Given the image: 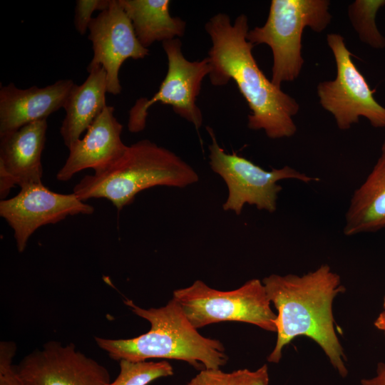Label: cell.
I'll list each match as a JSON object with an SVG mask.
<instances>
[{"label": "cell", "mask_w": 385, "mask_h": 385, "mask_svg": "<svg viewBox=\"0 0 385 385\" xmlns=\"http://www.w3.org/2000/svg\"><path fill=\"white\" fill-rule=\"evenodd\" d=\"M124 303L135 314L148 321L150 328L146 333L130 339L96 337L98 347L112 359H176L201 370L220 369L227 363L228 357L221 342L200 334L173 298L158 308L144 309L129 299Z\"/></svg>", "instance_id": "cell-3"}, {"label": "cell", "mask_w": 385, "mask_h": 385, "mask_svg": "<svg viewBox=\"0 0 385 385\" xmlns=\"http://www.w3.org/2000/svg\"><path fill=\"white\" fill-rule=\"evenodd\" d=\"M199 180L197 172L171 150L144 139L101 171L83 177L73 192L82 201L104 198L118 210L140 192L156 186L185 188Z\"/></svg>", "instance_id": "cell-4"}, {"label": "cell", "mask_w": 385, "mask_h": 385, "mask_svg": "<svg viewBox=\"0 0 385 385\" xmlns=\"http://www.w3.org/2000/svg\"><path fill=\"white\" fill-rule=\"evenodd\" d=\"M207 130L212 140L208 147L210 168L223 179L228 189L222 205L225 211L239 215L248 204L272 213L277 209L278 195L282 190L277 182L294 179L309 183L319 180L287 165L266 170L235 153H226L219 145L213 130L207 126Z\"/></svg>", "instance_id": "cell-7"}, {"label": "cell", "mask_w": 385, "mask_h": 385, "mask_svg": "<svg viewBox=\"0 0 385 385\" xmlns=\"http://www.w3.org/2000/svg\"><path fill=\"white\" fill-rule=\"evenodd\" d=\"M47 127V119H42L0 135V165L19 187L42 182Z\"/></svg>", "instance_id": "cell-15"}, {"label": "cell", "mask_w": 385, "mask_h": 385, "mask_svg": "<svg viewBox=\"0 0 385 385\" xmlns=\"http://www.w3.org/2000/svg\"><path fill=\"white\" fill-rule=\"evenodd\" d=\"M361 384V385H385V364H378L376 375L371 379H362Z\"/></svg>", "instance_id": "cell-26"}, {"label": "cell", "mask_w": 385, "mask_h": 385, "mask_svg": "<svg viewBox=\"0 0 385 385\" xmlns=\"http://www.w3.org/2000/svg\"><path fill=\"white\" fill-rule=\"evenodd\" d=\"M374 326L379 330L383 331L385 334V295L384 298L383 310L376 319Z\"/></svg>", "instance_id": "cell-27"}, {"label": "cell", "mask_w": 385, "mask_h": 385, "mask_svg": "<svg viewBox=\"0 0 385 385\" xmlns=\"http://www.w3.org/2000/svg\"><path fill=\"white\" fill-rule=\"evenodd\" d=\"M205 29L212 41L207 57L211 83L220 86L230 81L235 83L251 111L247 117L250 129L262 130L271 139L293 136L297 132L293 117L299 105L258 66L252 54L254 45L247 39V16L240 14L232 23L227 14L219 13L207 21Z\"/></svg>", "instance_id": "cell-1"}, {"label": "cell", "mask_w": 385, "mask_h": 385, "mask_svg": "<svg viewBox=\"0 0 385 385\" xmlns=\"http://www.w3.org/2000/svg\"><path fill=\"white\" fill-rule=\"evenodd\" d=\"M268 384L269 373L266 364L255 371L243 369L230 373L229 385H268Z\"/></svg>", "instance_id": "cell-23"}, {"label": "cell", "mask_w": 385, "mask_h": 385, "mask_svg": "<svg viewBox=\"0 0 385 385\" xmlns=\"http://www.w3.org/2000/svg\"><path fill=\"white\" fill-rule=\"evenodd\" d=\"M17 183L14 177L9 174L3 166L0 165V197L6 199L7 195Z\"/></svg>", "instance_id": "cell-25"}, {"label": "cell", "mask_w": 385, "mask_h": 385, "mask_svg": "<svg viewBox=\"0 0 385 385\" xmlns=\"http://www.w3.org/2000/svg\"><path fill=\"white\" fill-rule=\"evenodd\" d=\"M106 93V73L101 66L90 71L82 84L73 86L63 106L66 115L60 127L68 148L81 138L107 106Z\"/></svg>", "instance_id": "cell-16"}, {"label": "cell", "mask_w": 385, "mask_h": 385, "mask_svg": "<svg viewBox=\"0 0 385 385\" xmlns=\"http://www.w3.org/2000/svg\"><path fill=\"white\" fill-rule=\"evenodd\" d=\"M131 21L140 44L148 48L155 41L182 37L186 22L170 13L168 0H118Z\"/></svg>", "instance_id": "cell-18"}, {"label": "cell", "mask_w": 385, "mask_h": 385, "mask_svg": "<svg viewBox=\"0 0 385 385\" xmlns=\"http://www.w3.org/2000/svg\"><path fill=\"white\" fill-rule=\"evenodd\" d=\"M173 299L196 329L234 321L277 332V314L272 310L265 286L258 279L231 291L212 289L197 279L188 287L175 290Z\"/></svg>", "instance_id": "cell-6"}, {"label": "cell", "mask_w": 385, "mask_h": 385, "mask_svg": "<svg viewBox=\"0 0 385 385\" xmlns=\"http://www.w3.org/2000/svg\"><path fill=\"white\" fill-rule=\"evenodd\" d=\"M385 0H356L349 5V21L359 40L374 49L385 48V37L379 30L376 19Z\"/></svg>", "instance_id": "cell-19"}, {"label": "cell", "mask_w": 385, "mask_h": 385, "mask_svg": "<svg viewBox=\"0 0 385 385\" xmlns=\"http://www.w3.org/2000/svg\"><path fill=\"white\" fill-rule=\"evenodd\" d=\"M94 210L73 192H53L42 182L23 185L16 195L0 201V216L13 230L19 252L24 251L29 237L39 227L68 216L91 215Z\"/></svg>", "instance_id": "cell-10"}, {"label": "cell", "mask_w": 385, "mask_h": 385, "mask_svg": "<svg viewBox=\"0 0 385 385\" xmlns=\"http://www.w3.org/2000/svg\"><path fill=\"white\" fill-rule=\"evenodd\" d=\"M327 42L334 58L337 74L334 79L317 85L322 107L332 115L340 130L349 129L361 117L374 128H384L385 107L374 97V91L351 59L344 37L329 34Z\"/></svg>", "instance_id": "cell-8"}, {"label": "cell", "mask_w": 385, "mask_h": 385, "mask_svg": "<svg viewBox=\"0 0 385 385\" xmlns=\"http://www.w3.org/2000/svg\"><path fill=\"white\" fill-rule=\"evenodd\" d=\"M381 155H385V140L381 145Z\"/></svg>", "instance_id": "cell-28"}, {"label": "cell", "mask_w": 385, "mask_h": 385, "mask_svg": "<svg viewBox=\"0 0 385 385\" xmlns=\"http://www.w3.org/2000/svg\"><path fill=\"white\" fill-rule=\"evenodd\" d=\"M162 46L168 59L166 76L153 97L138 99L130 109L128 129L131 133L145 129L148 109L157 102L170 106L175 113L197 130L202 124V114L196 100L203 79L211 71L208 58L194 61L186 59L179 38L162 42Z\"/></svg>", "instance_id": "cell-9"}, {"label": "cell", "mask_w": 385, "mask_h": 385, "mask_svg": "<svg viewBox=\"0 0 385 385\" xmlns=\"http://www.w3.org/2000/svg\"><path fill=\"white\" fill-rule=\"evenodd\" d=\"M111 0H77L75 6L74 25L76 31L81 35L88 30L93 19L92 14L96 11L106 10Z\"/></svg>", "instance_id": "cell-22"}, {"label": "cell", "mask_w": 385, "mask_h": 385, "mask_svg": "<svg viewBox=\"0 0 385 385\" xmlns=\"http://www.w3.org/2000/svg\"><path fill=\"white\" fill-rule=\"evenodd\" d=\"M329 5L328 0H272L265 24L249 30L248 41L271 48V81L275 86L298 78L304 64L303 31L309 27L322 32L332 21Z\"/></svg>", "instance_id": "cell-5"}, {"label": "cell", "mask_w": 385, "mask_h": 385, "mask_svg": "<svg viewBox=\"0 0 385 385\" xmlns=\"http://www.w3.org/2000/svg\"><path fill=\"white\" fill-rule=\"evenodd\" d=\"M262 283L277 310V337L267 361L278 363L283 348L295 337L305 336L319 345L334 369L345 377L348 371L332 313L334 299L345 290L339 275L330 266L322 265L302 276L273 274Z\"/></svg>", "instance_id": "cell-2"}, {"label": "cell", "mask_w": 385, "mask_h": 385, "mask_svg": "<svg viewBox=\"0 0 385 385\" xmlns=\"http://www.w3.org/2000/svg\"><path fill=\"white\" fill-rule=\"evenodd\" d=\"M230 373L220 369H204L195 376L187 385H229Z\"/></svg>", "instance_id": "cell-24"}, {"label": "cell", "mask_w": 385, "mask_h": 385, "mask_svg": "<svg viewBox=\"0 0 385 385\" xmlns=\"http://www.w3.org/2000/svg\"><path fill=\"white\" fill-rule=\"evenodd\" d=\"M25 385H108V370L73 343L49 341L14 365Z\"/></svg>", "instance_id": "cell-11"}, {"label": "cell", "mask_w": 385, "mask_h": 385, "mask_svg": "<svg viewBox=\"0 0 385 385\" xmlns=\"http://www.w3.org/2000/svg\"><path fill=\"white\" fill-rule=\"evenodd\" d=\"M120 372L108 385H148L155 379L173 375V369L167 361H119Z\"/></svg>", "instance_id": "cell-20"}, {"label": "cell", "mask_w": 385, "mask_h": 385, "mask_svg": "<svg viewBox=\"0 0 385 385\" xmlns=\"http://www.w3.org/2000/svg\"><path fill=\"white\" fill-rule=\"evenodd\" d=\"M385 227V155H381L364 183L354 192L345 215L344 233L351 236Z\"/></svg>", "instance_id": "cell-17"}, {"label": "cell", "mask_w": 385, "mask_h": 385, "mask_svg": "<svg viewBox=\"0 0 385 385\" xmlns=\"http://www.w3.org/2000/svg\"><path fill=\"white\" fill-rule=\"evenodd\" d=\"M122 130V124L114 115V107L107 106L83 137L70 146L68 156L56 174L57 180L68 181L88 168L98 172L117 160L128 147L121 140Z\"/></svg>", "instance_id": "cell-13"}, {"label": "cell", "mask_w": 385, "mask_h": 385, "mask_svg": "<svg viewBox=\"0 0 385 385\" xmlns=\"http://www.w3.org/2000/svg\"><path fill=\"white\" fill-rule=\"evenodd\" d=\"M75 85L59 80L46 87L22 89L13 83L0 89V135L47 117L63 108Z\"/></svg>", "instance_id": "cell-14"}, {"label": "cell", "mask_w": 385, "mask_h": 385, "mask_svg": "<svg viewBox=\"0 0 385 385\" xmlns=\"http://www.w3.org/2000/svg\"><path fill=\"white\" fill-rule=\"evenodd\" d=\"M88 31L93 56L87 71L103 67L106 73L108 93L120 94L122 87L119 71L123 62L130 58H144L149 51L140 44L118 0H111L108 7L93 18Z\"/></svg>", "instance_id": "cell-12"}, {"label": "cell", "mask_w": 385, "mask_h": 385, "mask_svg": "<svg viewBox=\"0 0 385 385\" xmlns=\"http://www.w3.org/2000/svg\"><path fill=\"white\" fill-rule=\"evenodd\" d=\"M16 349L12 342L0 343V385H25L12 364Z\"/></svg>", "instance_id": "cell-21"}]
</instances>
